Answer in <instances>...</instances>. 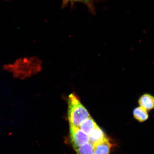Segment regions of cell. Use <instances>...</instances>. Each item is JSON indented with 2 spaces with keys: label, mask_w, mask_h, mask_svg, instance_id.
Here are the masks:
<instances>
[{
  "label": "cell",
  "mask_w": 154,
  "mask_h": 154,
  "mask_svg": "<svg viewBox=\"0 0 154 154\" xmlns=\"http://www.w3.org/2000/svg\"><path fill=\"white\" fill-rule=\"evenodd\" d=\"M77 154H95L94 146L91 142L85 144L75 150Z\"/></svg>",
  "instance_id": "30bf717a"
},
{
  "label": "cell",
  "mask_w": 154,
  "mask_h": 154,
  "mask_svg": "<svg viewBox=\"0 0 154 154\" xmlns=\"http://www.w3.org/2000/svg\"><path fill=\"white\" fill-rule=\"evenodd\" d=\"M95 154H110L111 144L109 139L93 145Z\"/></svg>",
  "instance_id": "5b68a950"
},
{
  "label": "cell",
  "mask_w": 154,
  "mask_h": 154,
  "mask_svg": "<svg viewBox=\"0 0 154 154\" xmlns=\"http://www.w3.org/2000/svg\"><path fill=\"white\" fill-rule=\"evenodd\" d=\"M97 1L99 0H62V7L67 5L69 4L72 5L76 2L82 3L88 6L90 11L94 12V4Z\"/></svg>",
  "instance_id": "9c48e42d"
},
{
  "label": "cell",
  "mask_w": 154,
  "mask_h": 154,
  "mask_svg": "<svg viewBox=\"0 0 154 154\" xmlns=\"http://www.w3.org/2000/svg\"><path fill=\"white\" fill-rule=\"evenodd\" d=\"M38 61L34 58H24L8 66V69L13 73L14 76L25 79L34 74L38 70Z\"/></svg>",
  "instance_id": "7a4b0ae2"
},
{
  "label": "cell",
  "mask_w": 154,
  "mask_h": 154,
  "mask_svg": "<svg viewBox=\"0 0 154 154\" xmlns=\"http://www.w3.org/2000/svg\"><path fill=\"white\" fill-rule=\"evenodd\" d=\"M70 135L72 145L75 150L90 142V136L79 127L70 125Z\"/></svg>",
  "instance_id": "3957f363"
},
{
  "label": "cell",
  "mask_w": 154,
  "mask_h": 154,
  "mask_svg": "<svg viewBox=\"0 0 154 154\" xmlns=\"http://www.w3.org/2000/svg\"><path fill=\"white\" fill-rule=\"evenodd\" d=\"M68 116L70 125L79 127L82 123L91 117L90 113L74 94L69 95Z\"/></svg>",
  "instance_id": "6da1fadb"
},
{
  "label": "cell",
  "mask_w": 154,
  "mask_h": 154,
  "mask_svg": "<svg viewBox=\"0 0 154 154\" xmlns=\"http://www.w3.org/2000/svg\"><path fill=\"white\" fill-rule=\"evenodd\" d=\"M89 135L90 136V142L93 145L99 143L108 139L105 133L98 125Z\"/></svg>",
  "instance_id": "277c9868"
},
{
  "label": "cell",
  "mask_w": 154,
  "mask_h": 154,
  "mask_svg": "<svg viewBox=\"0 0 154 154\" xmlns=\"http://www.w3.org/2000/svg\"><path fill=\"white\" fill-rule=\"evenodd\" d=\"M97 126L96 122L91 116L83 122L79 128L83 132L89 135Z\"/></svg>",
  "instance_id": "52a82bcc"
},
{
  "label": "cell",
  "mask_w": 154,
  "mask_h": 154,
  "mask_svg": "<svg viewBox=\"0 0 154 154\" xmlns=\"http://www.w3.org/2000/svg\"><path fill=\"white\" fill-rule=\"evenodd\" d=\"M133 115L134 118L140 122H143L149 118L147 110L141 106L135 108L133 110Z\"/></svg>",
  "instance_id": "ba28073f"
},
{
  "label": "cell",
  "mask_w": 154,
  "mask_h": 154,
  "mask_svg": "<svg viewBox=\"0 0 154 154\" xmlns=\"http://www.w3.org/2000/svg\"><path fill=\"white\" fill-rule=\"evenodd\" d=\"M139 104L147 110L154 109V96L149 94L142 95L138 101Z\"/></svg>",
  "instance_id": "8992f818"
}]
</instances>
